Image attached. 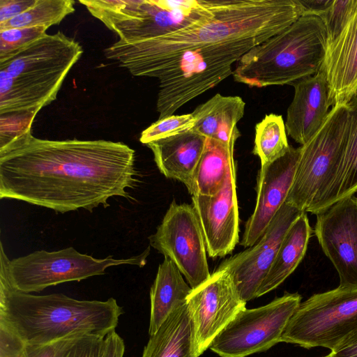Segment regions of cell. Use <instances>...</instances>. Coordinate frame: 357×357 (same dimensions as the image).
Masks as SVG:
<instances>
[{"label":"cell","mask_w":357,"mask_h":357,"mask_svg":"<svg viewBox=\"0 0 357 357\" xmlns=\"http://www.w3.org/2000/svg\"><path fill=\"white\" fill-rule=\"evenodd\" d=\"M137 176L135 151L120 142L43 139L30 129L0 147V198L56 212L131 199Z\"/></svg>","instance_id":"obj_1"},{"label":"cell","mask_w":357,"mask_h":357,"mask_svg":"<svg viewBox=\"0 0 357 357\" xmlns=\"http://www.w3.org/2000/svg\"><path fill=\"white\" fill-rule=\"evenodd\" d=\"M302 15L298 0H220L211 16L161 36L119 40L104 53L134 76L158 79L187 52L241 40L265 41Z\"/></svg>","instance_id":"obj_2"},{"label":"cell","mask_w":357,"mask_h":357,"mask_svg":"<svg viewBox=\"0 0 357 357\" xmlns=\"http://www.w3.org/2000/svg\"><path fill=\"white\" fill-rule=\"evenodd\" d=\"M123 310L116 300H78L63 294L37 296L13 289L0 276V324L25 344L55 343L79 334L106 336Z\"/></svg>","instance_id":"obj_3"},{"label":"cell","mask_w":357,"mask_h":357,"mask_svg":"<svg viewBox=\"0 0 357 357\" xmlns=\"http://www.w3.org/2000/svg\"><path fill=\"white\" fill-rule=\"evenodd\" d=\"M82 54L79 43L58 31L0 59V118L32 125L36 114L56 99Z\"/></svg>","instance_id":"obj_4"},{"label":"cell","mask_w":357,"mask_h":357,"mask_svg":"<svg viewBox=\"0 0 357 357\" xmlns=\"http://www.w3.org/2000/svg\"><path fill=\"white\" fill-rule=\"evenodd\" d=\"M327 47V33L321 18L302 15L245 54L232 75L236 82L250 87L291 84L321 70Z\"/></svg>","instance_id":"obj_5"},{"label":"cell","mask_w":357,"mask_h":357,"mask_svg":"<svg viewBox=\"0 0 357 357\" xmlns=\"http://www.w3.org/2000/svg\"><path fill=\"white\" fill-rule=\"evenodd\" d=\"M349 128L347 105L333 107L320 129L301 146L285 203L314 215L330 206Z\"/></svg>","instance_id":"obj_6"},{"label":"cell","mask_w":357,"mask_h":357,"mask_svg":"<svg viewBox=\"0 0 357 357\" xmlns=\"http://www.w3.org/2000/svg\"><path fill=\"white\" fill-rule=\"evenodd\" d=\"M119 40L153 38L211 16L220 0H81Z\"/></svg>","instance_id":"obj_7"},{"label":"cell","mask_w":357,"mask_h":357,"mask_svg":"<svg viewBox=\"0 0 357 357\" xmlns=\"http://www.w3.org/2000/svg\"><path fill=\"white\" fill-rule=\"evenodd\" d=\"M264 41L246 39L208 45L184 53L158 78V119L173 115L189 101L232 75V65Z\"/></svg>","instance_id":"obj_8"},{"label":"cell","mask_w":357,"mask_h":357,"mask_svg":"<svg viewBox=\"0 0 357 357\" xmlns=\"http://www.w3.org/2000/svg\"><path fill=\"white\" fill-rule=\"evenodd\" d=\"M148 247L142 254L128 259H96L70 247L58 251L38 250L10 260L1 243L0 276L14 289L31 294L61 283L77 281L105 273L107 268L130 264L140 267L146 263Z\"/></svg>","instance_id":"obj_9"},{"label":"cell","mask_w":357,"mask_h":357,"mask_svg":"<svg viewBox=\"0 0 357 357\" xmlns=\"http://www.w3.org/2000/svg\"><path fill=\"white\" fill-rule=\"evenodd\" d=\"M357 331V287L315 294L290 319L280 342L333 351Z\"/></svg>","instance_id":"obj_10"},{"label":"cell","mask_w":357,"mask_h":357,"mask_svg":"<svg viewBox=\"0 0 357 357\" xmlns=\"http://www.w3.org/2000/svg\"><path fill=\"white\" fill-rule=\"evenodd\" d=\"M301 300L298 293H285L265 305L244 308L209 348L220 357H246L269 349L280 342Z\"/></svg>","instance_id":"obj_11"},{"label":"cell","mask_w":357,"mask_h":357,"mask_svg":"<svg viewBox=\"0 0 357 357\" xmlns=\"http://www.w3.org/2000/svg\"><path fill=\"white\" fill-rule=\"evenodd\" d=\"M149 240L175 264L192 289L210 278L204 236L192 204L172 202Z\"/></svg>","instance_id":"obj_12"},{"label":"cell","mask_w":357,"mask_h":357,"mask_svg":"<svg viewBox=\"0 0 357 357\" xmlns=\"http://www.w3.org/2000/svg\"><path fill=\"white\" fill-rule=\"evenodd\" d=\"M186 303L193 321L199 356L244 308V302L230 273L216 269L202 284L192 289Z\"/></svg>","instance_id":"obj_13"},{"label":"cell","mask_w":357,"mask_h":357,"mask_svg":"<svg viewBox=\"0 0 357 357\" xmlns=\"http://www.w3.org/2000/svg\"><path fill=\"white\" fill-rule=\"evenodd\" d=\"M313 231L339 285L357 287V197L342 198L317 213Z\"/></svg>","instance_id":"obj_14"},{"label":"cell","mask_w":357,"mask_h":357,"mask_svg":"<svg viewBox=\"0 0 357 357\" xmlns=\"http://www.w3.org/2000/svg\"><path fill=\"white\" fill-rule=\"evenodd\" d=\"M302 213L284 203L255 244L226 259L217 268L230 273L244 302L257 298L284 236Z\"/></svg>","instance_id":"obj_15"},{"label":"cell","mask_w":357,"mask_h":357,"mask_svg":"<svg viewBox=\"0 0 357 357\" xmlns=\"http://www.w3.org/2000/svg\"><path fill=\"white\" fill-rule=\"evenodd\" d=\"M197 213L210 257H223L238 243L239 215L236 167L229 170L222 189L213 196L193 195Z\"/></svg>","instance_id":"obj_16"},{"label":"cell","mask_w":357,"mask_h":357,"mask_svg":"<svg viewBox=\"0 0 357 357\" xmlns=\"http://www.w3.org/2000/svg\"><path fill=\"white\" fill-rule=\"evenodd\" d=\"M301 153V146H290L287 153L261 167L257 185V202L248 220L241 245L249 248L261 237L285 203Z\"/></svg>","instance_id":"obj_17"},{"label":"cell","mask_w":357,"mask_h":357,"mask_svg":"<svg viewBox=\"0 0 357 357\" xmlns=\"http://www.w3.org/2000/svg\"><path fill=\"white\" fill-rule=\"evenodd\" d=\"M294 95L285 121L287 133L301 146L306 144L326 121L331 105L329 88L324 73L291 83Z\"/></svg>","instance_id":"obj_18"},{"label":"cell","mask_w":357,"mask_h":357,"mask_svg":"<svg viewBox=\"0 0 357 357\" xmlns=\"http://www.w3.org/2000/svg\"><path fill=\"white\" fill-rule=\"evenodd\" d=\"M321 70L328 82L331 105H347L357 93V9L328 45Z\"/></svg>","instance_id":"obj_19"},{"label":"cell","mask_w":357,"mask_h":357,"mask_svg":"<svg viewBox=\"0 0 357 357\" xmlns=\"http://www.w3.org/2000/svg\"><path fill=\"white\" fill-rule=\"evenodd\" d=\"M206 141V137L191 129L146 146L151 150L160 172L168 178L183 183L189 190Z\"/></svg>","instance_id":"obj_20"},{"label":"cell","mask_w":357,"mask_h":357,"mask_svg":"<svg viewBox=\"0 0 357 357\" xmlns=\"http://www.w3.org/2000/svg\"><path fill=\"white\" fill-rule=\"evenodd\" d=\"M245 107L240 96L217 93L192 112V129L206 138L234 147L241 136L237 124L244 115Z\"/></svg>","instance_id":"obj_21"},{"label":"cell","mask_w":357,"mask_h":357,"mask_svg":"<svg viewBox=\"0 0 357 357\" xmlns=\"http://www.w3.org/2000/svg\"><path fill=\"white\" fill-rule=\"evenodd\" d=\"M142 357H199L194 324L186 302L177 305L150 335Z\"/></svg>","instance_id":"obj_22"},{"label":"cell","mask_w":357,"mask_h":357,"mask_svg":"<svg viewBox=\"0 0 357 357\" xmlns=\"http://www.w3.org/2000/svg\"><path fill=\"white\" fill-rule=\"evenodd\" d=\"M313 231L307 213H302L284 236L257 298L276 289L296 270L306 253Z\"/></svg>","instance_id":"obj_23"},{"label":"cell","mask_w":357,"mask_h":357,"mask_svg":"<svg viewBox=\"0 0 357 357\" xmlns=\"http://www.w3.org/2000/svg\"><path fill=\"white\" fill-rule=\"evenodd\" d=\"M191 291L175 264L165 257L150 290L149 335L158 331L177 305L186 302Z\"/></svg>","instance_id":"obj_24"},{"label":"cell","mask_w":357,"mask_h":357,"mask_svg":"<svg viewBox=\"0 0 357 357\" xmlns=\"http://www.w3.org/2000/svg\"><path fill=\"white\" fill-rule=\"evenodd\" d=\"M234 150L233 146L207 138L188 190L192 196H213L219 192L229 170L235 166Z\"/></svg>","instance_id":"obj_25"},{"label":"cell","mask_w":357,"mask_h":357,"mask_svg":"<svg viewBox=\"0 0 357 357\" xmlns=\"http://www.w3.org/2000/svg\"><path fill=\"white\" fill-rule=\"evenodd\" d=\"M347 106L349 109L347 140L330 206L357 192V93Z\"/></svg>","instance_id":"obj_26"},{"label":"cell","mask_w":357,"mask_h":357,"mask_svg":"<svg viewBox=\"0 0 357 357\" xmlns=\"http://www.w3.org/2000/svg\"><path fill=\"white\" fill-rule=\"evenodd\" d=\"M285 122L281 115L270 114L255 126L253 153L257 155L261 167L284 155L290 146L287 140Z\"/></svg>","instance_id":"obj_27"},{"label":"cell","mask_w":357,"mask_h":357,"mask_svg":"<svg viewBox=\"0 0 357 357\" xmlns=\"http://www.w3.org/2000/svg\"><path fill=\"white\" fill-rule=\"evenodd\" d=\"M73 0H36V3L20 15L0 24V31L14 28L44 26L59 24L75 11Z\"/></svg>","instance_id":"obj_28"},{"label":"cell","mask_w":357,"mask_h":357,"mask_svg":"<svg viewBox=\"0 0 357 357\" xmlns=\"http://www.w3.org/2000/svg\"><path fill=\"white\" fill-rule=\"evenodd\" d=\"M105 336L79 334L56 342V357H100Z\"/></svg>","instance_id":"obj_29"},{"label":"cell","mask_w":357,"mask_h":357,"mask_svg":"<svg viewBox=\"0 0 357 357\" xmlns=\"http://www.w3.org/2000/svg\"><path fill=\"white\" fill-rule=\"evenodd\" d=\"M195 119L192 114L171 115L158 119L141 133L139 141L147 144L153 141L173 136L193 128Z\"/></svg>","instance_id":"obj_30"},{"label":"cell","mask_w":357,"mask_h":357,"mask_svg":"<svg viewBox=\"0 0 357 357\" xmlns=\"http://www.w3.org/2000/svg\"><path fill=\"white\" fill-rule=\"evenodd\" d=\"M44 26L14 28L0 31V59L9 57L43 36Z\"/></svg>","instance_id":"obj_31"},{"label":"cell","mask_w":357,"mask_h":357,"mask_svg":"<svg viewBox=\"0 0 357 357\" xmlns=\"http://www.w3.org/2000/svg\"><path fill=\"white\" fill-rule=\"evenodd\" d=\"M356 9L357 0H333L320 16L326 26L328 45L339 36Z\"/></svg>","instance_id":"obj_32"},{"label":"cell","mask_w":357,"mask_h":357,"mask_svg":"<svg viewBox=\"0 0 357 357\" xmlns=\"http://www.w3.org/2000/svg\"><path fill=\"white\" fill-rule=\"evenodd\" d=\"M15 336L12 357H56V342L44 345L25 344Z\"/></svg>","instance_id":"obj_33"},{"label":"cell","mask_w":357,"mask_h":357,"mask_svg":"<svg viewBox=\"0 0 357 357\" xmlns=\"http://www.w3.org/2000/svg\"><path fill=\"white\" fill-rule=\"evenodd\" d=\"M36 2V0H0V24L23 13Z\"/></svg>","instance_id":"obj_34"},{"label":"cell","mask_w":357,"mask_h":357,"mask_svg":"<svg viewBox=\"0 0 357 357\" xmlns=\"http://www.w3.org/2000/svg\"><path fill=\"white\" fill-rule=\"evenodd\" d=\"M124 352V340L116 331L105 337L100 357H123Z\"/></svg>","instance_id":"obj_35"},{"label":"cell","mask_w":357,"mask_h":357,"mask_svg":"<svg viewBox=\"0 0 357 357\" xmlns=\"http://www.w3.org/2000/svg\"><path fill=\"white\" fill-rule=\"evenodd\" d=\"M333 0H298L303 10V15L320 17L331 5Z\"/></svg>","instance_id":"obj_36"},{"label":"cell","mask_w":357,"mask_h":357,"mask_svg":"<svg viewBox=\"0 0 357 357\" xmlns=\"http://www.w3.org/2000/svg\"><path fill=\"white\" fill-rule=\"evenodd\" d=\"M15 334L0 324V357H12Z\"/></svg>","instance_id":"obj_37"},{"label":"cell","mask_w":357,"mask_h":357,"mask_svg":"<svg viewBox=\"0 0 357 357\" xmlns=\"http://www.w3.org/2000/svg\"><path fill=\"white\" fill-rule=\"evenodd\" d=\"M330 354L332 357H357V331Z\"/></svg>","instance_id":"obj_38"},{"label":"cell","mask_w":357,"mask_h":357,"mask_svg":"<svg viewBox=\"0 0 357 357\" xmlns=\"http://www.w3.org/2000/svg\"><path fill=\"white\" fill-rule=\"evenodd\" d=\"M323 357H332L331 355L330 354H328V355L325 356H323Z\"/></svg>","instance_id":"obj_39"}]
</instances>
